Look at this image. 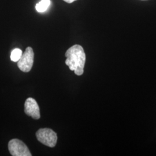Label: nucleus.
Masks as SVG:
<instances>
[{"label": "nucleus", "instance_id": "1", "mask_svg": "<svg viewBox=\"0 0 156 156\" xmlns=\"http://www.w3.org/2000/svg\"><path fill=\"white\" fill-rule=\"evenodd\" d=\"M67 59L66 64L71 71L80 76L84 73V68L86 62V54L82 46L75 45L67 50L66 55Z\"/></svg>", "mask_w": 156, "mask_h": 156}, {"label": "nucleus", "instance_id": "2", "mask_svg": "<svg viewBox=\"0 0 156 156\" xmlns=\"http://www.w3.org/2000/svg\"><path fill=\"white\" fill-rule=\"evenodd\" d=\"M36 136L42 144L50 147H55L57 140L56 133L50 128H41L36 133Z\"/></svg>", "mask_w": 156, "mask_h": 156}, {"label": "nucleus", "instance_id": "3", "mask_svg": "<svg viewBox=\"0 0 156 156\" xmlns=\"http://www.w3.org/2000/svg\"><path fill=\"white\" fill-rule=\"evenodd\" d=\"M34 57L33 49L31 47H27L17 62L18 68L24 73L30 72L33 66Z\"/></svg>", "mask_w": 156, "mask_h": 156}, {"label": "nucleus", "instance_id": "4", "mask_svg": "<svg viewBox=\"0 0 156 156\" xmlns=\"http://www.w3.org/2000/svg\"><path fill=\"white\" fill-rule=\"evenodd\" d=\"M8 149L12 156H31L27 146L24 142L18 139H13L8 143Z\"/></svg>", "mask_w": 156, "mask_h": 156}, {"label": "nucleus", "instance_id": "5", "mask_svg": "<svg viewBox=\"0 0 156 156\" xmlns=\"http://www.w3.org/2000/svg\"><path fill=\"white\" fill-rule=\"evenodd\" d=\"M24 112L26 115L34 119L38 120L40 118V110L39 106L33 98H28L24 104Z\"/></svg>", "mask_w": 156, "mask_h": 156}, {"label": "nucleus", "instance_id": "6", "mask_svg": "<svg viewBox=\"0 0 156 156\" xmlns=\"http://www.w3.org/2000/svg\"><path fill=\"white\" fill-rule=\"evenodd\" d=\"M50 0H41L35 6V9L37 11L40 13L44 12L48 9L50 6Z\"/></svg>", "mask_w": 156, "mask_h": 156}, {"label": "nucleus", "instance_id": "7", "mask_svg": "<svg viewBox=\"0 0 156 156\" xmlns=\"http://www.w3.org/2000/svg\"><path fill=\"white\" fill-rule=\"evenodd\" d=\"M22 50L19 48H16L12 51L11 60L12 62H17L22 56Z\"/></svg>", "mask_w": 156, "mask_h": 156}, {"label": "nucleus", "instance_id": "8", "mask_svg": "<svg viewBox=\"0 0 156 156\" xmlns=\"http://www.w3.org/2000/svg\"><path fill=\"white\" fill-rule=\"evenodd\" d=\"M63 1H65V2H66L67 3L71 4V3H73L74 1H76V0H63Z\"/></svg>", "mask_w": 156, "mask_h": 156}]
</instances>
